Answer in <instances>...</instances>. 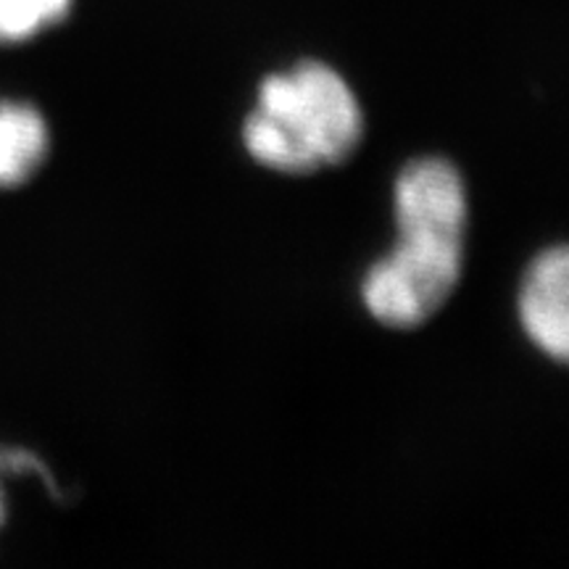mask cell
Returning <instances> with one entry per match:
<instances>
[{
    "mask_svg": "<svg viewBox=\"0 0 569 569\" xmlns=\"http://www.w3.org/2000/svg\"><path fill=\"white\" fill-rule=\"evenodd\" d=\"M51 127L24 101H0V190L21 188L46 167Z\"/></svg>",
    "mask_w": 569,
    "mask_h": 569,
    "instance_id": "cell-4",
    "label": "cell"
},
{
    "mask_svg": "<svg viewBox=\"0 0 569 569\" xmlns=\"http://www.w3.org/2000/svg\"><path fill=\"white\" fill-rule=\"evenodd\" d=\"M365 130V109L346 77L311 59L259 82L240 140L256 167L309 177L351 161Z\"/></svg>",
    "mask_w": 569,
    "mask_h": 569,
    "instance_id": "cell-2",
    "label": "cell"
},
{
    "mask_svg": "<svg viewBox=\"0 0 569 569\" xmlns=\"http://www.w3.org/2000/svg\"><path fill=\"white\" fill-rule=\"evenodd\" d=\"M11 472L46 475V467H42L38 459L30 457V453H24V451H0V525H3L6 509H9V503H6L3 478H6V475H11Z\"/></svg>",
    "mask_w": 569,
    "mask_h": 569,
    "instance_id": "cell-6",
    "label": "cell"
},
{
    "mask_svg": "<svg viewBox=\"0 0 569 569\" xmlns=\"http://www.w3.org/2000/svg\"><path fill=\"white\" fill-rule=\"evenodd\" d=\"M396 243L361 277V306L388 330H417L459 290L467 261L469 190L446 156H417L393 182Z\"/></svg>",
    "mask_w": 569,
    "mask_h": 569,
    "instance_id": "cell-1",
    "label": "cell"
},
{
    "mask_svg": "<svg viewBox=\"0 0 569 569\" xmlns=\"http://www.w3.org/2000/svg\"><path fill=\"white\" fill-rule=\"evenodd\" d=\"M74 0H0V46L27 42L67 19Z\"/></svg>",
    "mask_w": 569,
    "mask_h": 569,
    "instance_id": "cell-5",
    "label": "cell"
},
{
    "mask_svg": "<svg viewBox=\"0 0 569 569\" xmlns=\"http://www.w3.org/2000/svg\"><path fill=\"white\" fill-rule=\"evenodd\" d=\"M517 319L538 353L565 365L569 356V251L565 243L532 256L517 290Z\"/></svg>",
    "mask_w": 569,
    "mask_h": 569,
    "instance_id": "cell-3",
    "label": "cell"
}]
</instances>
